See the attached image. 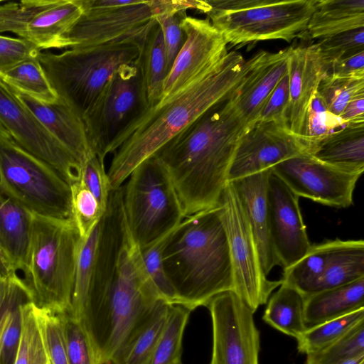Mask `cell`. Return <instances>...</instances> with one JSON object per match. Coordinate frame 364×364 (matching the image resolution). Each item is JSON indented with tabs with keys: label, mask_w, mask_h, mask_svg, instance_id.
Masks as SVG:
<instances>
[{
	"label": "cell",
	"mask_w": 364,
	"mask_h": 364,
	"mask_svg": "<svg viewBox=\"0 0 364 364\" xmlns=\"http://www.w3.org/2000/svg\"><path fill=\"white\" fill-rule=\"evenodd\" d=\"M255 61L227 52L194 81L168 100L149 107L121 134L107 171L111 190L133 170L218 103L231 97Z\"/></svg>",
	"instance_id": "6da1fadb"
},
{
	"label": "cell",
	"mask_w": 364,
	"mask_h": 364,
	"mask_svg": "<svg viewBox=\"0 0 364 364\" xmlns=\"http://www.w3.org/2000/svg\"><path fill=\"white\" fill-rule=\"evenodd\" d=\"M364 308V277L304 298L307 328Z\"/></svg>",
	"instance_id": "484cf974"
},
{
	"label": "cell",
	"mask_w": 364,
	"mask_h": 364,
	"mask_svg": "<svg viewBox=\"0 0 364 364\" xmlns=\"http://www.w3.org/2000/svg\"><path fill=\"white\" fill-rule=\"evenodd\" d=\"M317 160L361 176L364 171V122L347 123L318 141L311 154Z\"/></svg>",
	"instance_id": "d4e9b609"
},
{
	"label": "cell",
	"mask_w": 364,
	"mask_h": 364,
	"mask_svg": "<svg viewBox=\"0 0 364 364\" xmlns=\"http://www.w3.org/2000/svg\"><path fill=\"white\" fill-rule=\"evenodd\" d=\"M191 311L171 304L149 364H181L182 339Z\"/></svg>",
	"instance_id": "e575fe53"
},
{
	"label": "cell",
	"mask_w": 364,
	"mask_h": 364,
	"mask_svg": "<svg viewBox=\"0 0 364 364\" xmlns=\"http://www.w3.org/2000/svg\"><path fill=\"white\" fill-rule=\"evenodd\" d=\"M317 0H263L254 7L208 18L227 44L267 40L290 43L306 34Z\"/></svg>",
	"instance_id": "8fae6325"
},
{
	"label": "cell",
	"mask_w": 364,
	"mask_h": 364,
	"mask_svg": "<svg viewBox=\"0 0 364 364\" xmlns=\"http://www.w3.org/2000/svg\"><path fill=\"white\" fill-rule=\"evenodd\" d=\"M160 300L129 230L119 252L95 264L80 320L100 364L112 363L132 330Z\"/></svg>",
	"instance_id": "3957f363"
},
{
	"label": "cell",
	"mask_w": 364,
	"mask_h": 364,
	"mask_svg": "<svg viewBox=\"0 0 364 364\" xmlns=\"http://www.w3.org/2000/svg\"><path fill=\"white\" fill-rule=\"evenodd\" d=\"M291 48L277 53L262 50L255 54L251 70L229 98L233 109L249 128L258 122L267 99L287 74Z\"/></svg>",
	"instance_id": "d6986e66"
},
{
	"label": "cell",
	"mask_w": 364,
	"mask_h": 364,
	"mask_svg": "<svg viewBox=\"0 0 364 364\" xmlns=\"http://www.w3.org/2000/svg\"><path fill=\"white\" fill-rule=\"evenodd\" d=\"M318 92L328 109L340 117L347 104L355 96L364 94V77H338L326 74Z\"/></svg>",
	"instance_id": "60d3db41"
},
{
	"label": "cell",
	"mask_w": 364,
	"mask_h": 364,
	"mask_svg": "<svg viewBox=\"0 0 364 364\" xmlns=\"http://www.w3.org/2000/svg\"><path fill=\"white\" fill-rule=\"evenodd\" d=\"M39 51L26 40L0 35V73L28 58L36 57Z\"/></svg>",
	"instance_id": "816d5d0a"
},
{
	"label": "cell",
	"mask_w": 364,
	"mask_h": 364,
	"mask_svg": "<svg viewBox=\"0 0 364 364\" xmlns=\"http://www.w3.org/2000/svg\"><path fill=\"white\" fill-rule=\"evenodd\" d=\"M364 28V0H317L305 36L322 39Z\"/></svg>",
	"instance_id": "f1b7e54d"
},
{
	"label": "cell",
	"mask_w": 364,
	"mask_h": 364,
	"mask_svg": "<svg viewBox=\"0 0 364 364\" xmlns=\"http://www.w3.org/2000/svg\"><path fill=\"white\" fill-rule=\"evenodd\" d=\"M186 15V11H180L160 14L154 18L162 32L169 71L185 41L181 23Z\"/></svg>",
	"instance_id": "681fc988"
},
{
	"label": "cell",
	"mask_w": 364,
	"mask_h": 364,
	"mask_svg": "<svg viewBox=\"0 0 364 364\" xmlns=\"http://www.w3.org/2000/svg\"><path fill=\"white\" fill-rule=\"evenodd\" d=\"M7 85L39 122L82 164L92 153L82 117L59 97L54 102H43Z\"/></svg>",
	"instance_id": "44dd1931"
},
{
	"label": "cell",
	"mask_w": 364,
	"mask_h": 364,
	"mask_svg": "<svg viewBox=\"0 0 364 364\" xmlns=\"http://www.w3.org/2000/svg\"><path fill=\"white\" fill-rule=\"evenodd\" d=\"M299 197L336 207L347 208L360 175L348 173L306 154L286 160L272 168Z\"/></svg>",
	"instance_id": "2e32d148"
},
{
	"label": "cell",
	"mask_w": 364,
	"mask_h": 364,
	"mask_svg": "<svg viewBox=\"0 0 364 364\" xmlns=\"http://www.w3.org/2000/svg\"><path fill=\"white\" fill-rule=\"evenodd\" d=\"M362 354H364V321L358 323L336 341L306 354L305 364H341Z\"/></svg>",
	"instance_id": "f35d334b"
},
{
	"label": "cell",
	"mask_w": 364,
	"mask_h": 364,
	"mask_svg": "<svg viewBox=\"0 0 364 364\" xmlns=\"http://www.w3.org/2000/svg\"><path fill=\"white\" fill-rule=\"evenodd\" d=\"M364 277V242L353 240L316 284L313 294L343 286Z\"/></svg>",
	"instance_id": "d590c367"
},
{
	"label": "cell",
	"mask_w": 364,
	"mask_h": 364,
	"mask_svg": "<svg viewBox=\"0 0 364 364\" xmlns=\"http://www.w3.org/2000/svg\"><path fill=\"white\" fill-rule=\"evenodd\" d=\"M207 307L213 330L210 364H259L260 333L245 302L227 291L213 298Z\"/></svg>",
	"instance_id": "5bb4252c"
},
{
	"label": "cell",
	"mask_w": 364,
	"mask_h": 364,
	"mask_svg": "<svg viewBox=\"0 0 364 364\" xmlns=\"http://www.w3.org/2000/svg\"><path fill=\"white\" fill-rule=\"evenodd\" d=\"M340 118L345 124L364 122V94L354 97L347 104Z\"/></svg>",
	"instance_id": "db71d44e"
},
{
	"label": "cell",
	"mask_w": 364,
	"mask_h": 364,
	"mask_svg": "<svg viewBox=\"0 0 364 364\" xmlns=\"http://www.w3.org/2000/svg\"><path fill=\"white\" fill-rule=\"evenodd\" d=\"M31 228V213L0 192V274L26 270Z\"/></svg>",
	"instance_id": "603a6c76"
},
{
	"label": "cell",
	"mask_w": 364,
	"mask_h": 364,
	"mask_svg": "<svg viewBox=\"0 0 364 364\" xmlns=\"http://www.w3.org/2000/svg\"><path fill=\"white\" fill-rule=\"evenodd\" d=\"M63 327L69 364H100L96 351L82 323L69 311L58 314Z\"/></svg>",
	"instance_id": "ab89813d"
},
{
	"label": "cell",
	"mask_w": 364,
	"mask_h": 364,
	"mask_svg": "<svg viewBox=\"0 0 364 364\" xmlns=\"http://www.w3.org/2000/svg\"><path fill=\"white\" fill-rule=\"evenodd\" d=\"M0 263H1V252H0Z\"/></svg>",
	"instance_id": "6f0895ef"
},
{
	"label": "cell",
	"mask_w": 364,
	"mask_h": 364,
	"mask_svg": "<svg viewBox=\"0 0 364 364\" xmlns=\"http://www.w3.org/2000/svg\"><path fill=\"white\" fill-rule=\"evenodd\" d=\"M149 24L132 36L100 45L58 54L39 51L37 58L58 97L82 117L114 73L135 62Z\"/></svg>",
	"instance_id": "5b68a950"
},
{
	"label": "cell",
	"mask_w": 364,
	"mask_h": 364,
	"mask_svg": "<svg viewBox=\"0 0 364 364\" xmlns=\"http://www.w3.org/2000/svg\"><path fill=\"white\" fill-rule=\"evenodd\" d=\"M352 241L336 239L311 245L301 259L283 270L282 280L296 289L304 298L311 295L324 272Z\"/></svg>",
	"instance_id": "4316f807"
},
{
	"label": "cell",
	"mask_w": 364,
	"mask_h": 364,
	"mask_svg": "<svg viewBox=\"0 0 364 364\" xmlns=\"http://www.w3.org/2000/svg\"><path fill=\"white\" fill-rule=\"evenodd\" d=\"M177 305L191 311L233 291L228 241L220 204L186 217L166 237L161 250Z\"/></svg>",
	"instance_id": "277c9868"
},
{
	"label": "cell",
	"mask_w": 364,
	"mask_h": 364,
	"mask_svg": "<svg viewBox=\"0 0 364 364\" xmlns=\"http://www.w3.org/2000/svg\"><path fill=\"white\" fill-rule=\"evenodd\" d=\"M7 277V291L0 311V364H14L22 329L21 309L33 302L30 290L16 273Z\"/></svg>",
	"instance_id": "83f0119b"
},
{
	"label": "cell",
	"mask_w": 364,
	"mask_h": 364,
	"mask_svg": "<svg viewBox=\"0 0 364 364\" xmlns=\"http://www.w3.org/2000/svg\"><path fill=\"white\" fill-rule=\"evenodd\" d=\"M181 26L185 34L163 89V102L194 81L228 52L227 43L210 21L186 15Z\"/></svg>",
	"instance_id": "e0dca14e"
},
{
	"label": "cell",
	"mask_w": 364,
	"mask_h": 364,
	"mask_svg": "<svg viewBox=\"0 0 364 364\" xmlns=\"http://www.w3.org/2000/svg\"><path fill=\"white\" fill-rule=\"evenodd\" d=\"M341 364H364V354L351 358Z\"/></svg>",
	"instance_id": "9f6ffc18"
},
{
	"label": "cell",
	"mask_w": 364,
	"mask_h": 364,
	"mask_svg": "<svg viewBox=\"0 0 364 364\" xmlns=\"http://www.w3.org/2000/svg\"><path fill=\"white\" fill-rule=\"evenodd\" d=\"M83 9L61 48L97 46L132 36L160 14L182 10L180 0H80Z\"/></svg>",
	"instance_id": "30bf717a"
},
{
	"label": "cell",
	"mask_w": 364,
	"mask_h": 364,
	"mask_svg": "<svg viewBox=\"0 0 364 364\" xmlns=\"http://www.w3.org/2000/svg\"><path fill=\"white\" fill-rule=\"evenodd\" d=\"M263 321L277 331L296 339L307 327L304 321V297L282 281L267 301Z\"/></svg>",
	"instance_id": "1f68e13d"
},
{
	"label": "cell",
	"mask_w": 364,
	"mask_h": 364,
	"mask_svg": "<svg viewBox=\"0 0 364 364\" xmlns=\"http://www.w3.org/2000/svg\"><path fill=\"white\" fill-rule=\"evenodd\" d=\"M8 288V277L0 274V311L4 304Z\"/></svg>",
	"instance_id": "11a10c76"
},
{
	"label": "cell",
	"mask_w": 364,
	"mask_h": 364,
	"mask_svg": "<svg viewBox=\"0 0 364 364\" xmlns=\"http://www.w3.org/2000/svg\"><path fill=\"white\" fill-rule=\"evenodd\" d=\"M289 100V90L287 73L280 80L267 99L262 109L258 122H273L287 128L286 116Z\"/></svg>",
	"instance_id": "f907efd6"
},
{
	"label": "cell",
	"mask_w": 364,
	"mask_h": 364,
	"mask_svg": "<svg viewBox=\"0 0 364 364\" xmlns=\"http://www.w3.org/2000/svg\"><path fill=\"white\" fill-rule=\"evenodd\" d=\"M37 313L50 364H69L63 327L58 314L38 306Z\"/></svg>",
	"instance_id": "bcb514c9"
},
{
	"label": "cell",
	"mask_w": 364,
	"mask_h": 364,
	"mask_svg": "<svg viewBox=\"0 0 364 364\" xmlns=\"http://www.w3.org/2000/svg\"></svg>",
	"instance_id": "680465c9"
},
{
	"label": "cell",
	"mask_w": 364,
	"mask_h": 364,
	"mask_svg": "<svg viewBox=\"0 0 364 364\" xmlns=\"http://www.w3.org/2000/svg\"><path fill=\"white\" fill-rule=\"evenodd\" d=\"M219 204L230 249L233 292L255 313L267 304L282 280H269L264 273L253 234L231 182L225 186Z\"/></svg>",
	"instance_id": "7c38bea8"
},
{
	"label": "cell",
	"mask_w": 364,
	"mask_h": 364,
	"mask_svg": "<svg viewBox=\"0 0 364 364\" xmlns=\"http://www.w3.org/2000/svg\"><path fill=\"white\" fill-rule=\"evenodd\" d=\"M73 222L81 238L86 237L105 211L81 181L70 185Z\"/></svg>",
	"instance_id": "b9f144b4"
},
{
	"label": "cell",
	"mask_w": 364,
	"mask_h": 364,
	"mask_svg": "<svg viewBox=\"0 0 364 364\" xmlns=\"http://www.w3.org/2000/svg\"><path fill=\"white\" fill-rule=\"evenodd\" d=\"M364 321V308L307 328L297 338V349L308 354L342 338L358 323Z\"/></svg>",
	"instance_id": "8d00e7d4"
},
{
	"label": "cell",
	"mask_w": 364,
	"mask_h": 364,
	"mask_svg": "<svg viewBox=\"0 0 364 364\" xmlns=\"http://www.w3.org/2000/svg\"><path fill=\"white\" fill-rule=\"evenodd\" d=\"M345 124L333 114L316 90L310 101L304 131V138L317 143L328 134L341 129Z\"/></svg>",
	"instance_id": "7bdbcfd3"
},
{
	"label": "cell",
	"mask_w": 364,
	"mask_h": 364,
	"mask_svg": "<svg viewBox=\"0 0 364 364\" xmlns=\"http://www.w3.org/2000/svg\"><path fill=\"white\" fill-rule=\"evenodd\" d=\"M248 129L228 98L155 153L170 176L185 218L219 205L235 151Z\"/></svg>",
	"instance_id": "7a4b0ae2"
},
{
	"label": "cell",
	"mask_w": 364,
	"mask_h": 364,
	"mask_svg": "<svg viewBox=\"0 0 364 364\" xmlns=\"http://www.w3.org/2000/svg\"><path fill=\"white\" fill-rule=\"evenodd\" d=\"M0 192L32 213L73 221L69 183L50 165L1 132Z\"/></svg>",
	"instance_id": "52a82bcc"
},
{
	"label": "cell",
	"mask_w": 364,
	"mask_h": 364,
	"mask_svg": "<svg viewBox=\"0 0 364 364\" xmlns=\"http://www.w3.org/2000/svg\"><path fill=\"white\" fill-rule=\"evenodd\" d=\"M80 181L105 211L111 188L104 162L92 152L82 164Z\"/></svg>",
	"instance_id": "c3c4849f"
},
{
	"label": "cell",
	"mask_w": 364,
	"mask_h": 364,
	"mask_svg": "<svg viewBox=\"0 0 364 364\" xmlns=\"http://www.w3.org/2000/svg\"><path fill=\"white\" fill-rule=\"evenodd\" d=\"M316 144L275 122H258L249 128L239 142L228 182L272 169L294 157L311 155Z\"/></svg>",
	"instance_id": "9a60e30c"
},
{
	"label": "cell",
	"mask_w": 364,
	"mask_h": 364,
	"mask_svg": "<svg viewBox=\"0 0 364 364\" xmlns=\"http://www.w3.org/2000/svg\"><path fill=\"white\" fill-rule=\"evenodd\" d=\"M101 231V218L79 243L70 314L80 321L90 284L94 259Z\"/></svg>",
	"instance_id": "836d02e7"
},
{
	"label": "cell",
	"mask_w": 364,
	"mask_h": 364,
	"mask_svg": "<svg viewBox=\"0 0 364 364\" xmlns=\"http://www.w3.org/2000/svg\"><path fill=\"white\" fill-rule=\"evenodd\" d=\"M21 312L22 329L14 364H50L37 306L28 303Z\"/></svg>",
	"instance_id": "74e56055"
},
{
	"label": "cell",
	"mask_w": 364,
	"mask_h": 364,
	"mask_svg": "<svg viewBox=\"0 0 364 364\" xmlns=\"http://www.w3.org/2000/svg\"><path fill=\"white\" fill-rule=\"evenodd\" d=\"M269 220L272 245L282 269L309 250L311 244L299 205V196L271 172L267 184Z\"/></svg>",
	"instance_id": "ac0fdd59"
},
{
	"label": "cell",
	"mask_w": 364,
	"mask_h": 364,
	"mask_svg": "<svg viewBox=\"0 0 364 364\" xmlns=\"http://www.w3.org/2000/svg\"><path fill=\"white\" fill-rule=\"evenodd\" d=\"M326 74L344 78L364 77V51L332 62Z\"/></svg>",
	"instance_id": "f5cc1de1"
},
{
	"label": "cell",
	"mask_w": 364,
	"mask_h": 364,
	"mask_svg": "<svg viewBox=\"0 0 364 364\" xmlns=\"http://www.w3.org/2000/svg\"><path fill=\"white\" fill-rule=\"evenodd\" d=\"M0 132L54 168L69 183L81 179V163L36 119L0 78Z\"/></svg>",
	"instance_id": "4fadbf2b"
},
{
	"label": "cell",
	"mask_w": 364,
	"mask_h": 364,
	"mask_svg": "<svg viewBox=\"0 0 364 364\" xmlns=\"http://www.w3.org/2000/svg\"><path fill=\"white\" fill-rule=\"evenodd\" d=\"M166 237L141 250L140 252L148 274L162 299L169 304L177 305L176 292L166 275L161 261V250Z\"/></svg>",
	"instance_id": "7dc6e473"
},
{
	"label": "cell",
	"mask_w": 364,
	"mask_h": 364,
	"mask_svg": "<svg viewBox=\"0 0 364 364\" xmlns=\"http://www.w3.org/2000/svg\"><path fill=\"white\" fill-rule=\"evenodd\" d=\"M80 240L73 221L31 213L30 249L23 280L38 308L57 314L70 311Z\"/></svg>",
	"instance_id": "8992f818"
},
{
	"label": "cell",
	"mask_w": 364,
	"mask_h": 364,
	"mask_svg": "<svg viewBox=\"0 0 364 364\" xmlns=\"http://www.w3.org/2000/svg\"><path fill=\"white\" fill-rule=\"evenodd\" d=\"M0 78L13 88L39 101L51 103L58 99L37 56L0 73Z\"/></svg>",
	"instance_id": "d6a6232c"
},
{
	"label": "cell",
	"mask_w": 364,
	"mask_h": 364,
	"mask_svg": "<svg viewBox=\"0 0 364 364\" xmlns=\"http://www.w3.org/2000/svg\"><path fill=\"white\" fill-rule=\"evenodd\" d=\"M83 11L80 0H53L28 23L21 38L39 50L61 48L63 37Z\"/></svg>",
	"instance_id": "cb8c5ba5"
},
{
	"label": "cell",
	"mask_w": 364,
	"mask_h": 364,
	"mask_svg": "<svg viewBox=\"0 0 364 364\" xmlns=\"http://www.w3.org/2000/svg\"><path fill=\"white\" fill-rule=\"evenodd\" d=\"M136 63L149 107H153L161 100L164 85L169 73L162 32L155 19L149 24L141 39Z\"/></svg>",
	"instance_id": "f546056e"
},
{
	"label": "cell",
	"mask_w": 364,
	"mask_h": 364,
	"mask_svg": "<svg viewBox=\"0 0 364 364\" xmlns=\"http://www.w3.org/2000/svg\"><path fill=\"white\" fill-rule=\"evenodd\" d=\"M128 178L123 187L124 215L141 250L165 237L185 216L170 176L154 156L138 165Z\"/></svg>",
	"instance_id": "ba28073f"
},
{
	"label": "cell",
	"mask_w": 364,
	"mask_h": 364,
	"mask_svg": "<svg viewBox=\"0 0 364 364\" xmlns=\"http://www.w3.org/2000/svg\"><path fill=\"white\" fill-rule=\"evenodd\" d=\"M171 304L160 300L132 330L111 364H149Z\"/></svg>",
	"instance_id": "4dcf8cb0"
},
{
	"label": "cell",
	"mask_w": 364,
	"mask_h": 364,
	"mask_svg": "<svg viewBox=\"0 0 364 364\" xmlns=\"http://www.w3.org/2000/svg\"><path fill=\"white\" fill-rule=\"evenodd\" d=\"M149 107L136 60L120 67L82 115L92 152L104 162L121 134Z\"/></svg>",
	"instance_id": "9c48e42d"
},
{
	"label": "cell",
	"mask_w": 364,
	"mask_h": 364,
	"mask_svg": "<svg viewBox=\"0 0 364 364\" xmlns=\"http://www.w3.org/2000/svg\"><path fill=\"white\" fill-rule=\"evenodd\" d=\"M328 67L316 44L291 48L288 60L289 100L286 119L288 129L300 137L304 138L310 101Z\"/></svg>",
	"instance_id": "ffe728a7"
},
{
	"label": "cell",
	"mask_w": 364,
	"mask_h": 364,
	"mask_svg": "<svg viewBox=\"0 0 364 364\" xmlns=\"http://www.w3.org/2000/svg\"><path fill=\"white\" fill-rule=\"evenodd\" d=\"M272 169L265 170L231 182L253 234L266 276L274 267L279 266L269 229L267 184Z\"/></svg>",
	"instance_id": "7402d4cb"
},
{
	"label": "cell",
	"mask_w": 364,
	"mask_h": 364,
	"mask_svg": "<svg viewBox=\"0 0 364 364\" xmlns=\"http://www.w3.org/2000/svg\"><path fill=\"white\" fill-rule=\"evenodd\" d=\"M52 2L53 0H23L0 4V33L10 32L21 38L33 16Z\"/></svg>",
	"instance_id": "ee69618b"
},
{
	"label": "cell",
	"mask_w": 364,
	"mask_h": 364,
	"mask_svg": "<svg viewBox=\"0 0 364 364\" xmlns=\"http://www.w3.org/2000/svg\"><path fill=\"white\" fill-rule=\"evenodd\" d=\"M328 65L332 62L364 51V28L320 39L316 43Z\"/></svg>",
	"instance_id": "f6af8a7d"
}]
</instances>
